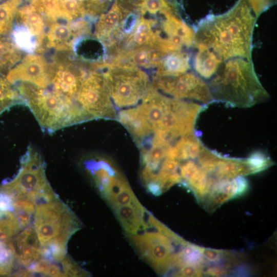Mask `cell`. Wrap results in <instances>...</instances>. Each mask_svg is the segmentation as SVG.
Returning a JSON list of instances; mask_svg holds the SVG:
<instances>
[{
	"instance_id": "obj_1",
	"label": "cell",
	"mask_w": 277,
	"mask_h": 277,
	"mask_svg": "<svg viewBox=\"0 0 277 277\" xmlns=\"http://www.w3.org/2000/svg\"><path fill=\"white\" fill-rule=\"evenodd\" d=\"M208 86L214 101L232 107H250L268 97L247 58H235L219 65Z\"/></svg>"
},
{
	"instance_id": "obj_2",
	"label": "cell",
	"mask_w": 277,
	"mask_h": 277,
	"mask_svg": "<svg viewBox=\"0 0 277 277\" xmlns=\"http://www.w3.org/2000/svg\"><path fill=\"white\" fill-rule=\"evenodd\" d=\"M221 18L206 22L199 29L195 39L200 50L216 62L232 57L250 58L252 18L234 15Z\"/></svg>"
},
{
	"instance_id": "obj_3",
	"label": "cell",
	"mask_w": 277,
	"mask_h": 277,
	"mask_svg": "<svg viewBox=\"0 0 277 277\" xmlns=\"http://www.w3.org/2000/svg\"><path fill=\"white\" fill-rule=\"evenodd\" d=\"M23 83L18 87L21 96L42 130L52 133L66 127L92 119L75 101L54 90L49 91Z\"/></svg>"
},
{
	"instance_id": "obj_4",
	"label": "cell",
	"mask_w": 277,
	"mask_h": 277,
	"mask_svg": "<svg viewBox=\"0 0 277 277\" xmlns=\"http://www.w3.org/2000/svg\"><path fill=\"white\" fill-rule=\"evenodd\" d=\"M33 227L41 248L54 254L67 252L68 242L81 227V223L58 196L35 205Z\"/></svg>"
},
{
	"instance_id": "obj_5",
	"label": "cell",
	"mask_w": 277,
	"mask_h": 277,
	"mask_svg": "<svg viewBox=\"0 0 277 277\" xmlns=\"http://www.w3.org/2000/svg\"><path fill=\"white\" fill-rule=\"evenodd\" d=\"M52 191L46 175L45 163L31 145L21 158L17 175L0 186V192L12 200H27L35 204L42 194Z\"/></svg>"
},
{
	"instance_id": "obj_6",
	"label": "cell",
	"mask_w": 277,
	"mask_h": 277,
	"mask_svg": "<svg viewBox=\"0 0 277 277\" xmlns=\"http://www.w3.org/2000/svg\"><path fill=\"white\" fill-rule=\"evenodd\" d=\"M103 75L111 98L119 108L137 104L142 101L151 87L147 74L135 67L110 65Z\"/></svg>"
},
{
	"instance_id": "obj_7",
	"label": "cell",
	"mask_w": 277,
	"mask_h": 277,
	"mask_svg": "<svg viewBox=\"0 0 277 277\" xmlns=\"http://www.w3.org/2000/svg\"><path fill=\"white\" fill-rule=\"evenodd\" d=\"M151 228L153 230L148 228L142 233H126L127 238L140 256L157 273L167 274L172 269L175 260L176 253L172 245L175 242Z\"/></svg>"
},
{
	"instance_id": "obj_8",
	"label": "cell",
	"mask_w": 277,
	"mask_h": 277,
	"mask_svg": "<svg viewBox=\"0 0 277 277\" xmlns=\"http://www.w3.org/2000/svg\"><path fill=\"white\" fill-rule=\"evenodd\" d=\"M109 88L103 74L85 75L75 98L77 104L91 117L117 118Z\"/></svg>"
},
{
	"instance_id": "obj_9",
	"label": "cell",
	"mask_w": 277,
	"mask_h": 277,
	"mask_svg": "<svg viewBox=\"0 0 277 277\" xmlns=\"http://www.w3.org/2000/svg\"><path fill=\"white\" fill-rule=\"evenodd\" d=\"M153 87L172 98L207 105L214 102L207 85L196 74L185 72L175 76H156Z\"/></svg>"
},
{
	"instance_id": "obj_10",
	"label": "cell",
	"mask_w": 277,
	"mask_h": 277,
	"mask_svg": "<svg viewBox=\"0 0 277 277\" xmlns=\"http://www.w3.org/2000/svg\"><path fill=\"white\" fill-rule=\"evenodd\" d=\"M85 168L101 196L109 204L129 183L114 163L102 156L87 160Z\"/></svg>"
},
{
	"instance_id": "obj_11",
	"label": "cell",
	"mask_w": 277,
	"mask_h": 277,
	"mask_svg": "<svg viewBox=\"0 0 277 277\" xmlns=\"http://www.w3.org/2000/svg\"><path fill=\"white\" fill-rule=\"evenodd\" d=\"M52 75L42 56L28 54L10 69L6 79L12 85L23 82L46 88L51 84Z\"/></svg>"
},
{
	"instance_id": "obj_12",
	"label": "cell",
	"mask_w": 277,
	"mask_h": 277,
	"mask_svg": "<svg viewBox=\"0 0 277 277\" xmlns=\"http://www.w3.org/2000/svg\"><path fill=\"white\" fill-rule=\"evenodd\" d=\"M14 241L15 259L26 269L42 257L40 243L33 225L22 229Z\"/></svg>"
},
{
	"instance_id": "obj_13",
	"label": "cell",
	"mask_w": 277,
	"mask_h": 277,
	"mask_svg": "<svg viewBox=\"0 0 277 277\" xmlns=\"http://www.w3.org/2000/svg\"><path fill=\"white\" fill-rule=\"evenodd\" d=\"M171 98L160 93L151 86L147 93L138 106L142 113L150 125L153 133L156 130L167 111Z\"/></svg>"
},
{
	"instance_id": "obj_14",
	"label": "cell",
	"mask_w": 277,
	"mask_h": 277,
	"mask_svg": "<svg viewBox=\"0 0 277 277\" xmlns=\"http://www.w3.org/2000/svg\"><path fill=\"white\" fill-rule=\"evenodd\" d=\"M112 210L126 233H137L148 228L147 216L149 212L139 201L120 206Z\"/></svg>"
},
{
	"instance_id": "obj_15",
	"label": "cell",
	"mask_w": 277,
	"mask_h": 277,
	"mask_svg": "<svg viewBox=\"0 0 277 277\" xmlns=\"http://www.w3.org/2000/svg\"><path fill=\"white\" fill-rule=\"evenodd\" d=\"M85 74L67 66H60L52 75L53 90L73 100L76 96Z\"/></svg>"
},
{
	"instance_id": "obj_16",
	"label": "cell",
	"mask_w": 277,
	"mask_h": 277,
	"mask_svg": "<svg viewBox=\"0 0 277 277\" xmlns=\"http://www.w3.org/2000/svg\"><path fill=\"white\" fill-rule=\"evenodd\" d=\"M117 118L141 147L144 140L153 132L138 106L120 111Z\"/></svg>"
},
{
	"instance_id": "obj_17",
	"label": "cell",
	"mask_w": 277,
	"mask_h": 277,
	"mask_svg": "<svg viewBox=\"0 0 277 277\" xmlns=\"http://www.w3.org/2000/svg\"><path fill=\"white\" fill-rule=\"evenodd\" d=\"M85 26L83 21L73 26L58 22L52 24L47 33L48 46L58 50L68 49L71 46L78 32Z\"/></svg>"
},
{
	"instance_id": "obj_18",
	"label": "cell",
	"mask_w": 277,
	"mask_h": 277,
	"mask_svg": "<svg viewBox=\"0 0 277 277\" xmlns=\"http://www.w3.org/2000/svg\"><path fill=\"white\" fill-rule=\"evenodd\" d=\"M29 2L18 8L16 16L34 36L41 39L45 29L44 13L36 0H29Z\"/></svg>"
},
{
	"instance_id": "obj_19",
	"label": "cell",
	"mask_w": 277,
	"mask_h": 277,
	"mask_svg": "<svg viewBox=\"0 0 277 277\" xmlns=\"http://www.w3.org/2000/svg\"><path fill=\"white\" fill-rule=\"evenodd\" d=\"M155 22L152 20L142 18L136 24L134 31L128 38L130 50L147 46H157L160 35L154 31Z\"/></svg>"
},
{
	"instance_id": "obj_20",
	"label": "cell",
	"mask_w": 277,
	"mask_h": 277,
	"mask_svg": "<svg viewBox=\"0 0 277 277\" xmlns=\"http://www.w3.org/2000/svg\"><path fill=\"white\" fill-rule=\"evenodd\" d=\"M188 57L184 53L175 51L164 55L156 67V76H175L183 74L189 69Z\"/></svg>"
},
{
	"instance_id": "obj_21",
	"label": "cell",
	"mask_w": 277,
	"mask_h": 277,
	"mask_svg": "<svg viewBox=\"0 0 277 277\" xmlns=\"http://www.w3.org/2000/svg\"><path fill=\"white\" fill-rule=\"evenodd\" d=\"M122 13L119 8L114 5L108 12L102 14L95 26V34L97 38L105 39L114 31H117L122 23Z\"/></svg>"
},
{
	"instance_id": "obj_22",
	"label": "cell",
	"mask_w": 277,
	"mask_h": 277,
	"mask_svg": "<svg viewBox=\"0 0 277 277\" xmlns=\"http://www.w3.org/2000/svg\"><path fill=\"white\" fill-rule=\"evenodd\" d=\"M23 0H6L0 3V36L12 29L13 21Z\"/></svg>"
},
{
	"instance_id": "obj_23",
	"label": "cell",
	"mask_w": 277,
	"mask_h": 277,
	"mask_svg": "<svg viewBox=\"0 0 277 277\" xmlns=\"http://www.w3.org/2000/svg\"><path fill=\"white\" fill-rule=\"evenodd\" d=\"M12 38L15 46L28 54H33L37 43L35 36L24 25L18 24L12 32Z\"/></svg>"
},
{
	"instance_id": "obj_24",
	"label": "cell",
	"mask_w": 277,
	"mask_h": 277,
	"mask_svg": "<svg viewBox=\"0 0 277 277\" xmlns=\"http://www.w3.org/2000/svg\"><path fill=\"white\" fill-rule=\"evenodd\" d=\"M11 85L6 78L0 77V115L13 106H25L23 98Z\"/></svg>"
},
{
	"instance_id": "obj_25",
	"label": "cell",
	"mask_w": 277,
	"mask_h": 277,
	"mask_svg": "<svg viewBox=\"0 0 277 277\" xmlns=\"http://www.w3.org/2000/svg\"><path fill=\"white\" fill-rule=\"evenodd\" d=\"M73 46L76 54L85 60H95L100 57V45L96 40L85 38L75 41Z\"/></svg>"
},
{
	"instance_id": "obj_26",
	"label": "cell",
	"mask_w": 277,
	"mask_h": 277,
	"mask_svg": "<svg viewBox=\"0 0 277 277\" xmlns=\"http://www.w3.org/2000/svg\"><path fill=\"white\" fill-rule=\"evenodd\" d=\"M253 173L262 171L273 164L270 158L262 151H255L247 158Z\"/></svg>"
},
{
	"instance_id": "obj_27",
	"label": "cell",
	"mask_w": 277,
	"mask_h": 277,
	"mask_svg": "<svg viewBox=\"0 0 277 277\" xmlns=\"http://www.w3.org/2000/svg\"><path fill=\"white\" fill-rule=\"evenodd\" d=\"M63 276H88L89 273L67 256L61 262Z\"/></svg>"
},
{
	"instance_id": "obj_28",
	"label": "cell",
	"mask_w": 277,
	"mask_h": 277,
	"mask_svg": "<svg viewBox=\"0 0 277 277\" xmlns=\"http://www.w3.org/2000/svg\"><path fill=\"white\" fill-rule=\"evenodd\" d=\"M202 266L186 265H184L175 271L173 275L178 276H201L203 271Z\"/></svg>"
},
{
	"instance_id": "obj_29",
	"label": "cell",
	"mask_w": 277,
	"mask_h": 277,
	"mask_svg": "<svg viewBox=\"0 0 277 277\" xmlns=\"http://www.w3.org/2000/svg\"><path fill=\"white\" fill-rule=\"evenodd\" d=\"M164 6L163 0H142L141 7L143 11L155 14L162 9Z\"/></svg>"
},
{
	"instance_id": "obj_30",
	"label": "cell",
	"mask_w": 277,
	"mask_h": 277,
	"mask_svg": "<svg viewBox=\"0 0 277 277\" xmlns=\"http://www.w3.org/2000/svg\"><path fill=\"white\" fill-rule=\"evenodd\" d=\"M202 254L206 260L210 262L216 263L224 258L225 253L223 251L210 248L202 249Z\"/></svg>"
},
{
	"instance_id": "obj_31",
	"label": "cell",
	"mask_w": 277,
	"mask_h": 277,
	"mask_svg": "<svg viewBox=\"0 0 277 277\" xmlns=\"http://www.w3.org/2000/svg\"><path fill=\"white\" fill-rule=\"evenodd\" d=\"M206 272L208 275L212 276H222L226 274L227 270L224 267L215 266L209 268L206 270Z\"/></svg>"
},
{
	"instance_id": "obj_32",
	"label": "cell",
	"mask_w": 277,
	"mask_h": 277,
	"mask_svg": "<svg viewBox=\"0 0 277 277\" xmlns=\"http://www.w3.org/2000/svg\"><path fill=\"white\" fill-rule=\"evenodd\" d=\"M0 1H2V0H0Z\"/></svg>"
},
{
	"instance_id": "obj_33",
	"label": "cell",
	"mask_w": 277,
	"mask_h": 277,
	"mask_svg": "<svg viewBox=\"0 0 277 277\" xmlns=\"http://www.w3.org/2000/svg\"><path fill=\"white\" fill-rule=\"evenodd\" d=\"M0 64H1V63H0Z\"/></svg>"
}]
</instances>
